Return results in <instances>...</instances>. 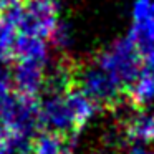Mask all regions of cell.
Here are the masks:
<instances>
[{"label": "cell", "instance_id": "cell-8", "mask_svg": "<svg viewBox=\"0 0 154 154\" xmlns=\"http://www.w3.org/2000/svg\"><path fill=\"white\" fill-rule=\"evenodd\" d=\"M126 154H154V151L151 147L146 146V143H134L133 146L128 149Z\"/></svg>", "mask_w": 154, "mask_h": 154}, {"label": "cell", "instance_id": "cell-2", "mask_svg": "<svg viewBox=\"0 0 154 154\" xmlns=\"http://www.w3.org/2000/svg\"><path fill=\"white\" fill-rule=\"evenodd\" d=\"M94 63L108 73L124 91L128 93L129 86L134 83L143 65V55L129 37L118 40L104 50Z\"/></svg>", "mask_w": 154, "mask_h": 154}, {"label": "cell", "instance_id": "cell-4", "mask_svg": "<svg viewBox=\"0 0 154 154\" xmlns=\"http://www.w3.org/2000/svg\"><path fill=\"white\" fill-rule=\"evenodd\" d=\"M126 101L136 109H144L154 103V51L143 55L141 70L128 90Z\"/></svg>", "mask_w": 154, "mask_h": 154}, {"label": "cell", "instance_id": "cell-7", "mask_svg": "<svg viewBox=\"0 0 154 154\" xmlns=\"http://www.w3.org/2000/svg\"><path fill=\"white\" fill-rule=\"evenodd\" d=\"M51 43L55 45L57 48H68L71 45V32L66 25L58 23L55 32L51 33Z\"/></svg>", "mask_w": 154, "mask_h": 154}, {"label": "cell", "instance_id": "cell-5", "mask_svg": "<svg viewBox=\"0 0 154 154\" xmlns=\"http://www.w3.org/2000/svg\"><path fill=\"white\" fill-rule=\"evenodd\" d=\"M128 137L136 143L154 141V108L137 114L126 128Z\"/></svg>", "mask_w": 154, "mask_h": 154}, {"label": "cell", "instance_id": "cell-1", "mask_svg": "<svg viewBox=\"0 0 154 154\" xmlns=\"http://www.w3.org/2000/svg\"><path fill=\"white\" fill-rule=\"evenodd\" d=\"M38 111L40 124L47 126L50 133L68 139L76 136L96 114L98 104L75 85L66 90L48 91L47 98L38 104Z\"/></svg>", "mask_w": 154, "mask_h": 154}, {"label": "cell", "instance_id": "cell-3", "mask_svg": "<svg viewBox=\"0 0 154 154\" xmlns=\"http://www.w3.org/2000/svg\"><path fill=\"white\" fill-rule=\"evenodd\" d=\"M128 37L136 43L141 55L154 51V2L136 0L133 7V28Z\"/></svg>", "mask_w": 154, "mask_h": 154}, {"label": "cell", "instance_id": "cell-6", "mask_svg": "<svg viewBox=\"0 0 154 154\" xmlns=\"http://www.w3.org/2000/svg\"><path fill=\"white\" fill-rule=\"evenodd\" d=\"M32 154H73L70 141L63 136L47 133L37 137L32 147Z\"/></svg>", "mask_w": 154, "mask_h": 154}]
</instances>
